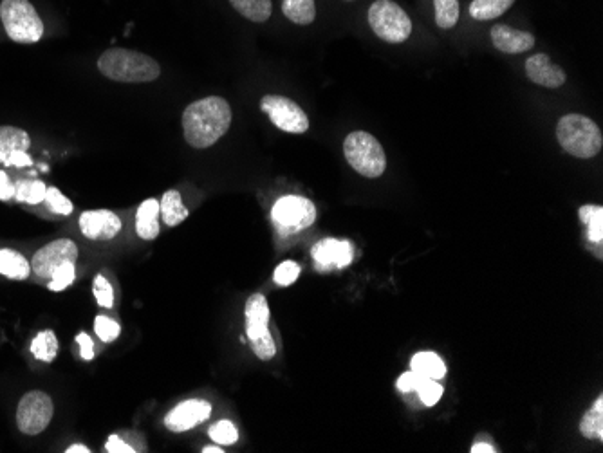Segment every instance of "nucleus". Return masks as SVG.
I'll list each match as a JSON object with an SVG mask.
<instances>
[{
	"label": "nucleus",
	"mask_w": 603,
	"mask_h": 453,
	"mask_svg": "<svg viewBox=\"0 0 603 453\" xmlns=\"http://www.w3.org/2000/svg\"><path fill=\"white\" fill-rule=\"evenodd\" d=\"M46 203L49 206V210L53 213H58V215H71L73 208H75L73 203L58 188H47Z\"/></svg>",
	"instance_id": "34"
},
{
	"label": "nucleus",
	"mask_w": 603,
	"mask_h": 453,
	"mask_svg": "<svg viewBox=\"0 0 603 453\" xmlns=\"http://www.w3.org/2000/svg\"><path fill=\"white\" fill-rule=\"evenodd\" d=\"M94 331L98 334V338L105 343H112L118 340L121 333V327L118 322H114L109 316H96L94 320Z\"/></svg>",
	"instance_id": "32"
},
{
	"label": "nucleus",
	"mask_w": 603,
	"mask_h": 453,
	"mask_svg": "<svg viewBox=\"0 0 603 453\" xmlns=\"http://www.w3.org/2000/svg\"><path fill=\"white\" fill-rule=\"evenodd\" d=\"M580 432L587 439H603V398L596 399L594 407L585 412L580 421Z\"/></svg>",
	"instance_id": "26"
},
{
	"label": "nucleus",
	"mask_w": 603,
	"mask_h": 453,
	"mask_svg": "<svg viewBox=\"0 0 603 453\" xmlns=\"http://www.w3.org/2000/svg\"><path fill=\"white\" fill-rule=\"evenodd\" d=\"M344 154L347 163L363 177L376 179L383 176L387 168V158L380 141L369 132L356 130L344 141Z\"/></svg>",
	"instance_id": "5"
},
{
	"label": "nucleus",
	"mask_w": 603,
	"mask_h": 453,
	"mask_svg": "<svg viewBox=\"0 0 603 453\" xmlns=\"http://www.w3.org/2000/svg\"><path fill=\"white\" fill-rule=\"evenodd\" d=\"M230 2L242 17H246L251 22H266L273 11L271 0H230Z\"/></svg>",
	"instance_id": "25"
},
{
	"label": "nucleus",
	"mask_w": 603,
	"mask_h": 453,
	"mask_svg": "<svg viewBox=\"0 0 603 453\" xmlns=\"http://www.w3.org/2000/svg\"><path fill=\"white\" fill-rule=\"evenodd\" d=\"M580 219L587 226V235L589 241L600 244L603 241V208L602 206H594L587 204L580 208Z\"/></svg>",
	"instance_id": "27"
},
{
	"label": "nucleus",
	"mask_w": 603,
	"mask_h": 453,
	"mask_svg": "<svg viewBox=\"0 0 603 453\" xmlns=\"http://www.w3.org/2000/svg\"><path fill=\"white\" fill-rule=\"evenodd\" d=\"M203 453H224V450H221L219 446H206L203 448Z\"/></svg>",
	"instance_id": "44"
},
{
	"label": "nucleus",
	"mask_w": 603,
	"mask_h": 453,
	"mask_svg": "<svg viewBox=\"0 0 603 453\" xmlns=\"http://www.w3.org/2000/svg\"><path fill=\"white\" fill-rule=\"evenodd\" d=\"M80 230L91 241H112L121 232V219L109 210H91L80 215Z\"/></svg>",
	"instance_id": "14"
},
{
	"label": "nucleus",
	"mask_w": 603,
	"mask_h": 453,
	"mask_svg": "<svg viewBox=\"0 0 603 453\" xmlns=\"http://www.w3.org/2000/svg\"><path fill=\"white\" fill-rule=\"evenodd\" d=\"M470 452H472V453H495V452H497V450H495V448H493L492 444L475 443L474 446H472V450H470Z\"/></svg>",
	"instance_id": "42"
},
{
	"label": "nucleus",
	"mask_w": 603,
	"mask_h": 453,
	"mask_svg": "<svg viewBox=\"0 0 603 453\" xmlns=\"http://www.w3.org/2000/svg\"><path fill=\"white\" fill-rule=\"evenodd\" d=\"M526 74L533 84L548 87V89H558L566 84L567 76L562 67L553 64L551 58L544 53L531 56L526 60Z\"/></svg>",
	"instance_id": "15"
},
{
	"label": "nucleus",
	"mask_w": 603,
	"mask_h": 453,
	"mask_svg": "<svg viewBox=\"0 0 603 453\" xmlns=\"http://www.w3.org/2000/svg\"><path fill=\"white\" fill-rule=\"evenodd\" d=\"M436 22L441 29H452L459 20V0H434Z\"/></svg>",
	"instance_id": "29"
},
{
	"label": "nucleus",
	"mask_w": 603,
	"mask_h": 453,
	"mask_svg": "<svg viewBox=\"0 0 603 453\" xmlns=\"http://www.w3.org/2000/svg\"><path fill=\"white\" fill-rule=\"evenodd\" d=\"M98 69L105 78L120 84H149L161 74L158 60L123 47L107 49L98 60Z\"/></svg>",
	"instance_id": "2"
},
{
	"label": "nucleus",
	"mask_w": 603,
	"mask_h": 453,
	"mask_svg": "<svg viewBox=\"0 0 603 453\" xmlns=\"http://www.w3.org/2000/svg\"><path fill=\"white\" fill-rule=\"evenodd\" d=\"M55 414V405L49 394L42 390H31L24 394L17 408V426L26 435L42 434Z\"/></svg>",
	"instance_id": "8"
},
{
	"label": "nucleus",
	"mask_w": 603,
	"mask_h": 453,
	"mask_svg": "<svg viewBox=\"0 0 603 453\" xmlns=\"http://www.w3.org/2000/svg\"><path fill=\"white\" fill-rule=\"evenodd\" d=\"M412 372H416L428 380H441L445 378L446 365L434 352H419L410 361Z\"/></svg>",
	"instance_id": "20"
},
{
	"label": "nucleus",
	"mask_w": 603,
	"mask_h": 453,
	"mask_svg": "<svg viewBox=\"0 0 603 453\" xmlns=\"http://www.w3.org/2000/svg\"><path fill=\"white\" fill-rule=\"evenodd\" d=\"M76 266L75 262H65L60 268L56 269L53 277L49 278L47 287L51 291H64L65 287L71 286L75 282Z\"/></svg>",
	"instance_id": "30"
},
{
	"label": "nucleus",
	"mask_w": 603,
	"mask_h": 453,
	"mask_svg": "<svg viewBox=\"0 0 603 453\" xmlns=\"http://www.w3.org/2000/svg\"><path fill=\"white\" fill-rule=\"evenodd\" d=\"M31 138L26 130L10 125H0V163H6L13 152L28 150Z\"/></svg>",
	"instance_id": "18"
},
{
	"label": "nucleus",
	"mask_w": 603,
	"mask_h": 453,
	"mask_svg": "<svg viewBox=\"0 0 603 453\" xmlns=\"http://www.w3.org/2000/svg\"><path fill=\"white\" fill-rule=\"evenodd\" d=\"M260 109L270 116L271 123L277 129L289 134H304L309 129V118L306 112L298 107V103L286 96L268 94L260 100Z\"/></svg>",
	"instance_id": "10"
},
{
	"label": "nucleus",
	"mask_w": 603,
	"mask_h": 453,
	"mask_svg": "<svg viewBox=\"0 0 603 453\" xmlns=\"http://www.w3.org/2000/svg\"><path fill=\"white\" fill-rule=\"evenodd\" d=\"M273 222L280 230L297 233L313 226L316 221V206L306 197L286 195L279 199L271 210Z\"/></svg>",
	"instance_id": "9"
},
{
	"label": "nucleus",
	"mask_w": 603,
	"mask_h": 453,
	"mask_svg": "<svg viewBox=\"0 0 603 453\" xmlns=\"http://www.w3.org/2000/svg\"><path fill=\"white\" fill-rule=\"evenodd\" d=\"M105 450L109 453H134L138 452L132 444L125 443L120 435L112 434L109 441L105 444Z\"/></svg>",
	"instance_id": "38"
},
{
	"label": "nucleus",
	"mask_w": 603,
	"mask_h": 453,
	"mask_svg": "<svg viewBox=\"0 0 603 453\" xmlns=\"http://www.w3.org/2000/svg\"><path fill=\"white\" fill-rule=\"evenodd\" d=\"M298 277H300V266H298L297 262H293V260H284L279 268L275 269V273H273L275 284H279L282 287L295 284Z\"/></svg>",
	"instance_id": "33"
},
{
	"label": "nucleus",
	"mask_w": 603,
	"mask_h": 453,
	"mask_svg": "<svg viewBox=\"0 0 603 453\" xmlns=\"http://www.w3.org/2000/svg\"><path fill=\"white\" fill-rule=\"evenodd\" d=\"M15 197V185H11L10 177L6 172H0V199L10 201Z\"/></svg>",
	"instance_id": "41"
},
{
	"label": "nucleus",
	"mask_w": 603,
	"mask_h": 453,
	"mask_svg": "<svg viewBox=\"0 0 603 453\" xmlns=\"http://www.w3.org/2000/svg\"><path fill=\"white\" fill-rule=\"evenodd\" d=\"M136 232L145 241L158 239L159 233H161L158 199H147L140 204L138 213H136Z\"/></svg>",
	"instance_id": "17"
},
{
	"label": "nucleus",
	"mask_w": 603,
	"mask_h": 453,
	"mask_svg": "<svg viewBox=\"0 0 603 453\" xmlns=\"http://www.w3.org/2000/svg\"><path fill=\"white\" fill-rule=\"evenodd\" d=\"M0 20L8 37L17 44H35L44 35V22L29 0H2Z\"/></svg>",
	"instance_id": "4"
},
{
	"label": "nucleus",
	"mask_w": 603,
	"mask_h": 453,
	"mask_svg": "<svg viewBox=\"0 0 603 453\" xmlns=\"http://www.w3.org/2000/svg\"><path fill=\"white\" fill-rule=\"evenodd\" d=\"M31 163H33V161H31V158L26 154V150H17V152L11 154L4 165H8V167L24 168L29 167Z\"/></svg>",
	"instance_id": "40"
},
{
	"label": "nucleus",
	"mask_w": 603,
	"mask_h": 453,
	"mask_svg": "<svg viewBox=\"0 0 603 453\" xmlns=\"http://www.w3.org/2000/svg\"><path fill=\"white\" fill-rule=\"evenodd\" d=\"M31 273L29 260L19 251L0 250V275L11 280H26Z\"/></svg>",
	"instance_id": "21"
},
{
	"label": "nucleus",
	"mask_w": 603,
	"mask_h": 453,
	"mask_svg": "<svg viewBox=\"0 0 603 453\" xmlns=\"http://www.w3.org/2000/svg\"><path fill=\"white\" fill-rule=\"evenodd\" d=\"M78 259V246L71 239H58L49 242L44 248L33 255L31 259V271L40 278L53 277L56 269L65 262H76Z\"/></svg>",
	"instance_id": "11"
},
{
	"label": "nucleus",
	"mask_w": 603,
	"mask_h": 453,
	"mask_svg": "<svg viewBox=\"0 0 603 453\" xmlns=\"http://www.w3.org/2000/svg\"><path fill=\"white\" fill-rule=\"evenodd\" d=\"M232 125V107L221 96L190 103L183 112V132L188 145L208 148L223 138Z\"/></svg>",
	"instance_id": "1"
},
{
	"label": "nucleus",
	"mask_w": 603,
	"mask_h": 453,
	"mask_svg": "<svg viewBox=\"0 0 603 453\" xmlns=\"http://www.w3.org/2000/svg\"><path fill=\"white\" fill-rule=\"evenodd\" d=\"M282 13L298 26H309L316 19L315 0H284Z\"/></svg>",
	"instance_id": "22"
},
{
	"label": "nucleus",
	"mask_w": 603,
	"mask_h": 453,
	"mask_svg": "<svg viewBox=\"0 0 603 453\" xmlns=\"http://www.w3.org/2000/svg\"><path fill=\"white\" fill-rule=\"evenodd\" d=\"M47 186L42 181H19L15 185V199L20 203L40 204L46 201Z\"/></svg>",
	"instance_id": "28"
},
{
	"label": "nucleus",
	"mask_w": 603,
	"mask_h": 453,
	"mask_svg": "<svg viewBox=\"0 0 603 453\" xmlns=\"http://www.w3.org/2000/svg\"><path fill=\"white\" fill-rule=\"evenodd\" d=\"M423 380H425L423 376H419V374L410 370V372H405V374L399 376L396 387H398V390H401V392H405V394H407V392H418Z\"/></svg>",
	"instance_id": "37"
},
{
	"label": "nucleus",
	"mask_w": 603,
	"mask_h": 453,
	"mask_svg": "<svg viewBox=\"0 0 603 453\" xmlns=\"http://www.w3.org/2000/svg\"><path fill=\"white\" fill-rule=\"evenodd\" d=\"M311 255L315 260L316 269H320V271L344 269L353 262L354 248L349 241L324 239V241L316 242Z\"/></svg>",
	"instance_id": "13"
},
{
	"label": "nucleus",
	"mask_w": 603,
	"mask_h": 453,
	"mask_svg": "<svg viewBox=\"0 0 603 453\" xmlns=\"http://www.w3.org/2000/svg\"><path fill=\"white\" fill-rule=\"evenodd\" d=\"M76 343L80 345V354L82 358L87 361H91L94 358V343L91 340L89 334L80 333L76 336Z\"/></svg>",
	"instance_id": "39"
},
{
	"label": "nucleus",
	"mask_w": 603,
	"mask_h": 453,
	"mask_svg": "<svg viewBox=\"0 0 603 453\" xmlns=\"http://www.w3.org/2000/svg\"><path fill=\"white\" fill-rule=\"evenodd\" d=\"M210 416H212V405L208 401L188 399L168 412L165 417V426L170 432L181 434V432L192 430L194 426L203 423Z\"/></svg>",
	"instance_id": "12"
},
{
	"label": "nucleus",
	"mask_w": 603,
	"mask_h": 453,
	"mask_svg": "<svg viewBox=\"0 0 603 453\" xmlns=\"http://www.w3.org/2000/svg\"><path fill=\"white\" fill-rule=\"evenodd\" d=\"M159 213H161V219L163 222L170 226V228H174L177 224H181V222L188 219V208H186L185 204H183V199H181V194L177 192V190H168L165 192V195L161 197V201H159Z\"/></svg>",
	"instance_id": "19"
},
{
	"label": "nucleus",
	"mask_w": 603,
	"mask_h": 453,
	"mask_svg": "<svg viewBox=\"0 0 603 453\" xmlns=\"http://www.w3.org/2000/svg\"><path fill=\"white\" fill-rule=\"evenodd\" d=\"M208 435L214 439L215 443L224 444V446L237 443V439H239L237 428H235L232 421H228V419H223V421H219V423L210 426Z\"/></svg>",
	"instance_id": "31"
},
{
	"label": "nucleus",
	"mask_w": 603,
	"mask_h": 453,
	"mask_svg": "<svg viewBox=\"0 0 603 453\" xmlns=\"http://www.w3.org/2000/svg\"><path fill=\"white\" fill-rule=\"evenodd\" d=\"M67 453H91L89 450V446H84V444H71L67 450Z\"/></svg>",
	"instance_id": "43"
},
{
	"label": "nucleus",
	"mask_w": 603,
	"mask_h": 453,
	"mask_svg": "<svg viewBox=\"0 0 603 453\" xmlns=\"http://www.w3.org/2000/svg\"><path fill=\"white\" fill-rule=\"evenodd\" d=\"M29 351L31 354L37 358V360L44 361V363H51V361H55L56 356H58V351H60V345H58V340H56V334L53 331H42V333L37 334V338L31 342V347H29Z\"/></svg>",
	"instance_id": "24"
},
{
	"label": "nucleus",
	"mask_w": 603,
	"mask_h": 453,
	"mask_svg": "<svg viewBox=\"0 0 603 453\" xmlns=\"http://www.w3.org/2000/svg\"><path fill=\"white\" fill-rule=\"evenodd\" d=\"M345 2H353V0H345Z\"/></svg>",
	"instance_id": "45"
},
{
	"label": "nucleus",
	"mask_w": 603,
	"mask_h": 453,
	"mask_svg": "<svg viewBox=\"0 0 603 453\" xmlns=\"http://www.w3.org/2000/svg\"><path fill=\"white\" fill-rule=\"evenodd\" d=\"M93 293L98 306L112 307V304H114V291H112L111 282L103 275L94 278Z\"/></svg>",
	"instance_id": "35"
},
{
	"label": "nucleus",
	"mask_w": 603,
	"mask_h": 453,
	"mask_svg": "<svg viewBox=\"0 0 603 453\" xmlns=\"http://www.w3.org/2000/svg\"><path fill=\"white\" fill-rule=\"evenodd\" d=\"M557 139L567 154L580 159H591L600 154L603 136L600 127L582 114H567L557 125Z\"/></svg>",
	"instance_id": "3"
},
{
	"label": "nucleus",
	"mask_w": 603,
	"mask_h": 453,
	"mask_svg": "<svg viewBox=\"0 0 603 453\" xmlns=\"http://www.w3.org/2000/svg\"><path fill=\"white\" fill-rule=\"evenodd\" d=\"M418 392L419 398L423 399V403L427 407H434L437 401L441 399V396H443V387L437 383V380H428V378H425Z\"/></svg>",
	"instance_id": "36"
},
{
	"label": "nucleus",
	"mask_w": 603,
	"mask_h": 453,
	"mask_svg": "<svg viewBox=\"0 0 603 453\" xmlns=\"http://www.w3.org/2000/svg\"><path fill=\"white\" fill-rule=\"evenodd\" d=\"M369 24L376 37L389 44H401L409 40L412 33L409 15L392 0H376L372 4L369 8Z\"/></svg>",
	"instance_id": "7"
},
{
	"label": "nucleus",
	"mask_w": 603,
	"mask_h": 453,
	"mask_svg": "<svg viewBox=\"0 0 603 453\" xmlns=\"http://www.w3.org/2000/svg\"><path fill=\"white\" fill-rule=\"evenodd\" d=\"M246 336L255 356L262 361H270L277 356V345L270 333V306L262 293H255L246 300Z\"/></svg>",
	"instance_id": "6"
},
{
	"label": "nucleus",
	"mask_w": 603,
	"mask_h": 453,
	"mask_svg": "<svg viewBox=\"0 0 603 453\" xmlns=\"http://www.w3.org/2000/svg\"><path fill=\"white\" fill-rule=\"evenodd\" d=\"M515 0H474L470 4V15L475 20H493L510 10Z\"/></svg>",
	"instance_id": "23"
},
{
	"label": "nucleus",
	"mask_w": 603,
	"mask_h": 453,
	"mask_svg": "<svg viewBox=\"0 0 603 453\" xmlns=\"http://www.w3.org/2000/svg\"><path fill=\"white\" fill-rule=\"evenodd\" d=\"M492 42L493 46L506 55H520L535 46V35L510 28L506 24H497L492 28Z\"/></svg>",
	"instance_id": "16"
}]
</instances>
